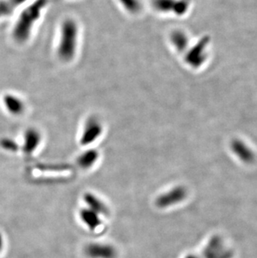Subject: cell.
I'll return each instance as SVG.
<instances>
[{
	"label": "cell",
	"instance_id": "14",
	"mask_svg": "<svg viewBox=\"0 0 257 258\" xmlns=\"http://www.w3.org/2000/svg\"><path fill=\"white\" fill-rule=\"evenodd\" d=\"M119 6L131 17H140L143 15L144 6L141 0H117Z\"/></svg>",
	"mask_w": 257,
	"mask_h": 258
},
{
	"label": "cell",
	"instance_id": "2",
	"mask_svg": "<svg viewBox=\"0 0 257 258\" xmlns=\"http://www.w3.org/2000/svg\"><path fill=\"white\" fill-rule=\"evenodd\" d=\"M104 124L102 118L97 115H88L84 119L80 128L79 142L80 146L90 147L102 137Z\"/></svg>",
	"mask_w": 257,
	"mask_h": 258
},
{
	"label": "cell",
	"instance_id": "17",
	"mask_svg": "<svg viewBox=\"0 0 257 258\" xmlns=\"http://www.w3.org/2000/svg\"><path fill=\"white\" fill-rule=\"evenodd\" d=\"M184 258H201L200 256H197V255H195V254H188L186 256H184Z\"/></svg>",
	"mask_w": 257,
	"mask_h": 258
},
{
	"label": "cell",
	"instance_id": "1",
	"mask_svg": "<svg viewBox=\"0 0 257 258\" xmlns=\"http://www.w3.org/2000/svg\"><path fill=\"white\" fill-rule=\"evenodd\" d=\"M81 26L74 18H66L61 22L57 54L65 63H71L77 58L81 45Z\"/></svg>",
	"mask_w": 257,
	"mask_h": 258
},
{
	"label": "cell",
	"instance_id": "4",
	"mask_svg": "<svg viewBox=\"0 0 257 258\" xmlns=\"http://www.w3.org/2000/svg\"><path fill=\"white\" fill-rule=\"evenodd\" d=\"M188 190L184 185H175L158 196L155 199V206L160 209H169L185 201Z\"/></svg>",
	"mask_w": 257,
	"mask_h": 258
},
{
	"label": "cell",
	"instance_id": "5",
	"mask_svg": "<svg viewBox=\"0 0 257 258\" xmlns=\"http://www.w3.org/2000/svg\"><path fill=\"white\" fill-rule=\"evenodd\" d=\"M189 39L188 33L180 28L171 29L167 36L168 43L171 49L181 57L190 46Z\"/></svg>",
	"mask_w": 257,
	"mask_h": 258
},
{
	"label": "cell",
	"instance_id": "15",
	"mask_svg": "<svg viewBox=\"0 0 257 258\" xmlns=\"http://www.w3.org/2000/svg\"><path fill=\"white\" fill-rule=\"evenodd\" d=\"M39 135L36 132H30L27 136V150L29 151H33L36 148L39 142Z\"/></svg>",
	"mask_w": 257,
	"mask_h": 258
},
{
	"label": "cell",
	"instance_id": "7",
	"mask_svg": "<svg viewBox=\"0 0 257 258\" xmlns=\"http://www.w3.org/2000/svg\"><path fill=\"white\" fill-rule=\"evenodd\" d=\"M84 253L87 258H117L118 251L111 244L90 242L85 245Z\"/></svg>",
	"mask_w": 257,
	"mask_h": 258
},
{
	"label": "cell",
	"instance_id": "13",
	"mask_svg": "<svg viewBox=\"0 0 257 258\" xmlns=\"http://www.w3.org/2000/svg\"><path fill=\"white\" fill-rule=\"evenodd\" d=\"M231 150L244 163L251 164L255 161V154L244 142L234 141L231 143Z\"/></svg>",
	"mask_w": 257,
	"mask_h": 258
},
{
	"label": "cell",
	"instance_id": "10",
	"mask_svg": "<svg viewBox=\"0 0 257 258\" xmlns=\"http://www.w3.org/2000/svg\"><path fill=\"white\" fill-rule=\"evenodd\" d=\"M223 242L219 236H214L205 249L206 258H228L229 253L224 251Z\"/></svg>",
	"mask_w": 257,
	"mask_h": 258
},
{
	"label": "cell",
	"instance_id": "6",
	"mask_svg": "<svg viewBox=\"0 0 257 258\" xmlns=\"http://www.w3.org/2000/svg\"><path fill=\"white\" fill-rule=\"evenodd\" d=\"M208 40L202 39L194 46H189V49L183 55L184 62L188 67L191 69L200 68L206 60V44Z\"/></svg>",
	"mask_w": 257,
	"mask_h": 258
},
{
	"label": "cell",
	"instance_id": "11",
	"mask_svg": "<svg viewBox=\"0 0 257 258\" xmlns=\"http://www.w3.org/2000/svg\"><path fill=\"white\" fill-rule=\"evenodd\" d=\"M83 198H84V202L86 204V207L90 208L94 212H97L102 217L109 216V208L105 204V202L101 200L99 197L93 194L92 192H86Z\"/></svg>",
	"mask_w": 257,
	"mask_h": 258
},
{
	"label": "cell",
	"instance_id": "9",
	"mask_svg": "<svg viewBox=\"0 0 257 258\" xmlns=\"http://www.w3.org/2000/svg\"><path fill=\"white\" fill-rule=\"evenodd\" d=\"M44 5V4H43ZM43 5H39L38 3V6H34L29 9L25 15H23L21 18L20 22L18 25L17 29H16V34L20 38H25L28 36V32L29 29H31L32 23L34 22L38 19L39 15V10H41Z\"/></svg>",
	"mask_w": 257,
	"mask_h": 258
},
{
	"label": "cell",
	"instance_id": "12",
	"mask_svg": "<svg viewBox=\"0 0 257 258\" xmlns=\"http://www.w3.org/2000/svg\"><path fill=\"white\" fill-rule=\"evenodd\" d=\"M100 159V152L96 149L89 148L78 156L76 163L83 170L93 168Z\"/></svg>",
	"mask_w": 257,
	"mask_h": 258
},
{
	"label": "cell",
	"instance_id": "8",
	"mask_svg": "<svg viewBox=\"0 0 257 258\" xmlns=\"http://www.w3.org/2000/svg\"><path fill=\"white\" fill-rule=\"evenodd\" d=\"M79 217L80 222L90 231H99L104 227L103 217L97 212L85 207L81 208L79 212Z\"/></svg>",
	"mask_w": 257,
	"mask_h": 258
},
{
	"label": "cell",
	"instance_id": "3",
	"mask_svg": "<svg viewBox=\"0 0 257 258\" xmlns=\"http://www.w3.org/2000/svg\"><path fill=\"white\" fill-rule=\"evenodd\" d=\"M151 8L158 15L183 18L189 14V0H152Z\"/></svg>",
	"mask_w": 257,
	"mask_h": 258
},
{
	"label": "cell",
	"instance_id": "16",
	"mask_svg": "<svg viewBox=\"0 0 257 258\" xmlns=\"http://www.w3.org/2000/svg\"><path fill=\"white\" fill-rule=\"evenodd\" d=\"M6 105L12 112L19 113L23 110V103L16 98L9 97L5 100Z\"/></svg>",
	"mask_w": 257,
	"mask_h": 258
}]
</instances>
